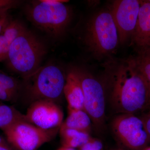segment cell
<instances>
[{"label": "cell", "mask_w": 150, "mask_h": 150, "mask_svg": "<svg viewBox=\"0 0 150 150\" xmlns=\"http://www.w3.org/2000/svg\"><path fill=\"white\" fill-rule=\"evenodd\" d=\"M149 105H150V84H149Z\"/></svg>", "instance_id": "25"}, {"label": "cell", "mask_w": 150, "mask_h": 150, "mask_svg": "<svg viewBox=\"0 0 150 150\" xmlns=\"http://www.w3.org/2000/svg\"><path fill=\"white\" fill-rule=\"evenodd\" d=\"M102 142L98 139L91 137L88 141L78 148L79 150H103Z\"/></svg>", "instance_id": "20"}, {"label": "cell", "mask_w": 150, "mask_h": 150, "mask_svg": "<svg viewBox=\"0 0 150 150\" xmlns=\"http://www.w3.org/2000/svg\"><path fill=\"white\" fill-rule=\"evenodd\" d=\"M22 120L26 121L24 114H22L13 106L6 105H0V129L1 130L4 131L14 123Z\"/></svg>", "instance_id": "17"}, {"label": "cell", "mask_w": 150, "mask_h": 150, "mask_svg": "<svg viewBox=\"0 0 150 150\" xmlns=\"http://www.w3.org/2000/svg\"><path fill=\"white\" fill-rule=\"evenodd\" d=\"M56 150H75V149H72V148H70L68 147H66L62 146L60 147L59 149H57Z\"/></svg>", "instance_id": "24"}, {"label": "cell", "mask_w": 150, "mask_h": 150, "mask_svg": "<svg viewBox=\"0 0 150 150\" xmlns=\"http://www.w3.org/2000/svg\"><path fill=\"white\" fill-rule=\"evenodd\" d=\"M110 72V100L118 113L136 114L149 105V83L133 58L107 65Z\"/></svg>", "instance_id": "1"}, {"label": "cell", "mask_w": 150, "mask_h": 150, "mask_svg": "<svg viewBox=\"0 0 150 150\" xmlns=\"http://www.w3.org/2000/svg\"><path fill=\"white\" fill-rule=\"evenodd\" d=\"M64 94L68 106L84 110L83 89L76 69H73L67 74Z\"/></svg>", "instance_id": "12"}, {"label": "cell", "mask_w": 150, "mask_h": 150, "mask_svg": "<svg viewBox=\"0 0 150 150\" xmlns=\"http://www.w3.org/2000/svg\"><path fill=\"white\" fill-rule=\"evenodd\" d=\"M24 115L27 122L44 130L60 129L64 122L62 108L57 103L48 100L31 103Z\"/></svg>", "instance_id": "10"}, {"label": "cell", "mask_w": 150, "mask_h": 150, "mask_svg": "<svg viewBox=\"0 0 150 150\" xmlns=\"http://www.w3.org/2000/svg\"><path fill=\"white\" fill-rule=\"evenodd\" d=\"M0 150H16L7 142L6 139L0 143Z\"/></svg>", "instance_id": "23"}, {"label": "cell", "mask_w": 150, "mask_h": 150, "mask_svg": "<svg viewBox=\"0 0 150 150\" xmlns=\"http://www.w3.org/2000/svg\"><path fill=\"white\" fill-rule=\"evenodd\" d=\"M141 112L142 115L139 116L143 121L145 129L150 138V108H146Z\"/></svg>", "instance_id": "21"}, {"label": "cell", "mask_w": 150, "mask_h": 150, "mask_svg": "<svg viewBox=\"0 0 150 150\" xmlns=\"http://www.w3.org/2000/svg\"><path fill=\"white\" fill-rule=\"evenodd\" d=\"M80 78L84 95V110L98 127L104 124L105 118V95L99 81L86 71L76 69Z\"/></svg>", "instance_id": "8"}, {"label": "cell", "mask_w": 150, "mask_h": 150, "mask_svg": "<svg viewBox=\"0 0 150 150\" xmlns=\"http://www.w3.org/2000/svg\"><path fill=\"white\" fill-rule=\"evenodd\" d=\"M19 3V1L14 0H0V8L6 7L15 8Z\"/></svg>", "instance_id": "22"}, {"label": "cell", "mask_w": 150, "mask_h": 150, "mask_svg": "<svg viewBox=\"0 0 150 150\" xmlns=\"http://www.w3.org/2000/svg\"><path fill=\"white\" fill-rule=\"evenodd\" d=\"M13 8L12 7H6L0 8V35L12 20L9 11Z\"/></svg>", "instance_id": "19"}, {"label": "cell", "mask_w": 150, "mask_h": 150, "mask_svg": "<svg viewBox=\"0 0 150 150\" xmlns=\"http://www.w3.org/2000/svg\"><path fill=\"white\" fill-rule=\"evenodd\" d=\"M110 150H125L122 149H113Z\"/></svg>", "instance_id": "27"}, {"label": "cell", "mask_w": 150, "mask_h": 150, "mask_svg": "<svg viewBox=\"0 0 150 150\" xmlns=\"http://www.w3.org/2000/svg\"><path fill=\"white\" fill-rule=\"evenodd\" d=\"M141 1L116 0L110 11L118 31L119 43L123 44L131 38L137 25Z\"/></svg>", "instance_id": "9"}, {"label": "cell", "mask_w": 150, "mask_h": 150, "mask_svg": "<svg viewBox=\"0 0 150 150\" xmlns=\"http://www.w3.org/2000/svg\"><path fill=\"white\" fill-rule=\"evenodd\" d=\"M66 77L56 65L41 67L30 77L25 79L26 96L30 103L39 100L56 103L64 94Z\"/></svg>", "instance_id": "5"}, {"label": "cell", "mask_w": 150, "mask_h": 150, "mask_svg": "<svg viewBox=\"0 0 150 150\" xmlns=\"http://www.w3.org/2000/svg\"><path fill=\"white\" fill-rule=\"evenodd\" d=\"M68 115L60 128L74 129L90 134L92 121L83 110L68 106Z\"/></svg>", "instance_id": "13"}, {"label": "cell", "mask_w": 150, "mask_h": 150, "mask_svg": "<svg viewBox=\"0 0 150 150\" xmlns=\"http://www.w3.org/2000/svg\"><path fill=\"white\" fill-rule=\"evenodd\" d=\"M59 132L62 146L74 149L79 148L91 137L88 133L74 129L60 128Z\"/></svg>", "instance_id": "16"}, {"label": "cell", "mask_w": 150, "mask_h": 150, "mask_svg": "<svg viewBox=\"0 0 150 150\" xmlns=\"http://www.w3.org/2000/svg\"><path fill=\"white\" fill-rule=\"evenodd\" d=\"M148 107H149V108H150V105H149V106H148Z\"/></svg>", "instance_id": "29"}, {"label": "cell", "mask_w": 150, "mask_h": 150, "mask_svg": "<svg viewBox=\"0 0 150 150\" xmlns=\"http://www.w3.org/2000/svg\"><path fill=\"white\" fill-rule=\"evenodd\" d=\"M46 52L43 41L25 27L11 44L5 61L10 70L25 79L41 67Z\"/></svg>", "instance_id": "2"}, {"label": "cell", "mask_w": 150, "mask_h": 150, "mask_svg": "<svg viewBox=\"0 0 150 150\" xmlns=\"http://www.w3.org/2000/svg\"><path fill=\"white\" fill-rule=\"evenodd\" d=\"M59 130H44L22 120L3 131L6 139L15 149L37 150L44 144L54 139Z\"/></svg>", "instance_id": "6"}, {"label": "cell", "mask_w": 150, "mask_h": 150, "mask_svg": "<svg viewBox=\"0 0 150 150\" xmlns=\"http://www.w3.org/2000/svg\"><path fill=\"white\" fill-rule=\"evenodd\" d=\"M85 43L97 59L112 54L119 43L117 28L110 10L100 11L88 21Z\"/></svg>", "instance_id": "4"}, {"label": "cell", "mask_w": 150, "mask_h": 150, "mask_svg": "<svg viewBox=\"0 0 150 150\" xmlns=\"http://www.w3.org/2000/svg\"><path fill=\"white\" fill-rule=\"evenodd\" d=\"M137 50L150 46V3L141 1L137 25L131 38Z\"/></svg>", "instance_id": "11"}, {"label": "cell", "mask_w": 150, "mask_h": 150, "mask_svg": "<svg viewBox=\"0 0 150 150\" xmlns=\"http://www.w3.org/2000/svg\"><path fill=\"white\" fill-rule=\"evenodd\" d=\"M66 0H40L27 6L26 14L36 27L53 37L63 34L69 23L71 12Z\"/></svg>", "instance_id": "3"}, {"label": "cell", "mask_w": 150, "mask_h": 150, "mask_svg": "<svg viewBox=\"0 0 150 150\" xmlns=\"http://www.w3.org/2000/svg\"><path fill=\"white\" fill-rule=\"evenodd\" d=\"M25 26L17 20H12L0 35V62L5 61L13 41Z\"/></svg>", "instance_id": "14"}, {"label": "cell", "mask_w": 150, "mask_h": 150, "mask_svg": "<svg viewBox=\"0 0 150 150\" xmlns=\"http://www.w3.org/2000/svg\"><path fill=\"white\" fill-rule=\"evenodd\" d=\"M111 128L117 140L128 149H143L150 142L143 121L136 114L121 113L117 115L112 120Z\"/></svg>", "instance_id": "7"}, {"label": "cell", "mask_w": 150, "mask_h": 150, "mask_svg": "<svg viewBox=\"0 0 150 150\" xmlns=\"http://www.w3.org/2000/svg\"><path fill=\"white\" fill-rule=\"evenodd\" d=\"M149 1V2L150 3V0H149V1Z\"/></svg>", "instance_id": "28"}, {"label": "cell", "mask_w": 150, "mask_h": 150, "mask_svg": "<svg viewBox=\"0 0 150 150\" xmlns=\"http://www.w3.org/2000/svg\"><path fill=\"white\" fill-rule=\"evenodd\" d=\"M20 88L18 80L0 71V100L14 102L17 99Z\"/></svg>", "instance_id": "15"}, {"label": "cell", "mask_w": 150, "mask_h": 150, "mask_svg": "<svg viewBox=\"0 0 150 150\" xmlns=\"http://www.w3.org/2000/svg\"><path fill=\"white\" fill-rule=\"evenodd\" d=\"M141 150H150V146H147L146 147L144 148V149Z\"/></svg>", "instance_id": "26"}, {"label": "cell", "mask_w": 150, "mask_h": 150, "mask_svg": "<svg viewBox=\"0 0 150 150\" xmlns=\"http://www.w3.org/2000/svg\"><path fill=\"white\" fill-rule=\"evenodd\" d=\"M132 58L139 72L150 84V46L137 50V55Z\"/></svg>", "instance_id": "18"}]
</instances>
